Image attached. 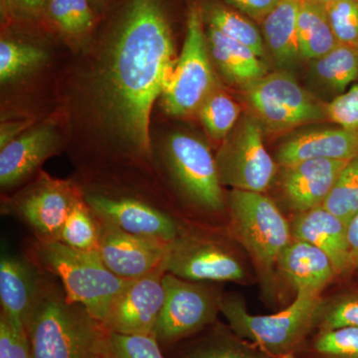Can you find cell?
<instances>
[{
  "label": "cell",
  "mask_w": 358,
  "mask_h": 358,
  "mask_svg": "<svg viewBox=\"0 0 358 358\" xmlns=\"http://www.w3.org/2000/svg\"><path fill=\"white\" fill-rule=\"evenodd\" d=\"M162 0H128L110 33L96 78L103 122L134 155L150 157V120L176 67Z\"/></svg>",
  "instance_id": "cell-1"
},
{
  "label": "cell",
  "mask_w": 358,
  "mask_h": 358,
  "mask_svg": "<svg viewBox=\"0 0 358 358\" xmlns=\"http://www.w3.org/2000/svg\"><path fill=\"white\" fill-rule=\"evenodd\" d=\"M24 327L32 358H99L107 331L46 273Z\"/></svg>",
  "instance_id": "cell-2"
},
{
  "label": "cell",
  "mask_w": 358,
  "mask_h": 358,
  "mask_svg": "<svg viewBox=\"0 0 358 358\" xmlns=\"http://www.w3.org/2000/svg\"><path fill=\"white\" fill-rule=\"evenodd\" d=\"M28 258L58 278L68 299L83 305L103 327L113 301L129 282L110 272L99 251L72 248L60 241L34 239Z\"/></svg>",
  "instance_id": "cell-3"
},
{
  "label": "cell",
  "mask_w": 358,
  "mask_h": 358,
  "mask_svg": "<svg viewBox=\"0 0 358 358\" xmlns=\"http://www.w3.org/2000/svg\"><path fill=\"white\" fill-rule=\"evenodd\" d=\"M226 204L230 237L246 250L268 288L275 281L280 256L293 240L289 221L264 193L232 189Z\"/></svg>",
  "instance_id": "cell-4"
},
{
  "label": "cell",
  "mask_w": 358,
  "mask_h": 358,
  "mask_svg": "<svg viewBox=\"0 0 358 358\" xmlns=\"http://www.w3.org/2000/svg\"><path fill=\"white\" fill-rule=\"evenodd\" d=\"M322 296L296 294L289 307L267 315H252L241 296L223 294L220 313L240 338L279 358L294 357L315 331Z\"/></svg>",
  "instance_id": "cell-5"
},
{
  "label": "cell",
  "mask_w": 358,
  "mask_h": 358,
  "mask_svg": "<svg viewBox=\"0 0 358 358\" xmlns=\"http://www.w3.org/2000/svg\"><path fill=\"white\" fill-rule=\"evenodd\" d=\"M241 89L252 115L268 133L327 121V103L303 89L288 71L268 73Z\"/></svg>",
  "instance_id": "cell-6"
},
{
  "label": "cell",
  "mask_w": 358,
  "mask_h": 358,
  "mask_svg": "<svg viewBox=\"0 0 358 358\" xmlns=\"http://www.w3.org/2000/svg\"><path fill=\"white\" fill-rule=\"evenodd\" d=\"M207 45L203 14L199 4L190 7L185 44L176 61L162 102L167 114L186 117L199 112L202 103L217 89Z\"/></svg>",
  "instance_id": "cell-7"
},
{
  "label": "cell",
  "mask_w": 358,
  "mask_h": 358,
  "mask_svg": "<svg viewBox=\"0 0 358 358\" xmlns=\"http://www.w3.org/2000/svg\"><path fill=\"white\" fill-rule=\"evenodd\" d=\"M164 159L176 189L189 206L208 214L224 210L223 185L206 143L189 134H173L164 145Z\"/></svg>",
  "instance_id": "cell-8"
},
{
  "label": "cell",
  "mask_w": 358,
  "mask_h": 358,
  "mask_svg": "<svg viewBox=\"0 0 358 358\" xmlns=\"http://www.w3.org/2000/svg\"><path fill=\"white\" fill-rule=\"evenodd\" d=\"M166 272L193 282H242L247 272L236 251L208 231L182 223L169 244Z\"/></svg>",
  "instance_id": "cell-9"
},
{
  "label": "cell",
  "mask_w": 358,
  "mask_h": 358,
  "mask_svg": "<svg viewBox=\"0 0 358 358\" xmlns=\"http://www.w3.org/2000/svg\"><path fill=\"white\" fill-rule=\"evenodd\" d=\"M164 307L154 334L160 345H174L217 322L223 294L211 282H193L166 272Z\"/></svg>",
  "instance_id": "cell-10"
},
{
  "label": "cell",
  "mask_w": 358,
  "mask_h": 358,
  "mask_svg": "<svg viewBox=\"0 0 358 358\" xmlns=\"http://www.w3.org/2000/svg\"><path fill=\"white\" fill-rule=\"evenodd\" d=\"M264 133L262 124L253 115L240 119L215 157L221 185L260 193L270 188L279 166L264 145Z\"/></svg>",
  "instance_id": "cell-11"
},
{
  "label": "cell",
  "mask_w": 358,
  "mask_h": 358,
  "mask_svg": "<svg viewBox=\"0 0 358 358\" xmlns=\"http://www.w3.org/2000/svg\"><path fill=\"white\" fill-rule=\"evenodd\" d=\"M81 197L82 193L67 181L42 176L3 205L2 210L22 221L34 239L58 241L66 219Z\"/></svg>",
  "instance_id": "cell-12"
},
{
  "label": "cell",
  "mask_w": 358,
  "mask_h": 358,
  "mask_svg": "<svg viewBox=\"0 0 358 358\" xmlns=\"http://www.w3.org/2000/svg\"><path fill=\"white\" fill-rule=\"evenodd\" d=\"M86 203L101 222L127 232L171 244L183 222L145 200L129 195L102 192L82 193Z\"/></svg>",
  "instance_id": "cell-13"
},
{
  "label": "cell",
  "mask_w": 358,
  "mask_h": 358,
  "mask_svg": "<svg viewBox=\"0 0 358 358\" xmlns=\"http://www.w3.org/2000/svg\"><path fill=\"white\" fill-rule=\"evenodd\" d=\"M166 266L129 281L113 301L103 322L106 331L122 334H152L164 307Z\"/></svg>",
  "instance_id": "cell-14"
},
{
  "label": "cell",
  "mask_w": 358,
  "mask_h": 358,
  "mask_svg": "<svg viewBox=\"0 0 358 358\" xmlns=\"http://www.w3.org/2000/svg\"><path fill=\"white\" fill-rule=\"evenodd\" d=\"M99 254L110 272L126 281L166 266L169 244L101 222Z\"/></svg>",
  "instance_id": "cell-15"
},
{
  "label": "cell",
  "mask_w": 358,
  "mask_h": 358,
  "mask_svg": "<svg viewBox=\"0 0 358 358\" xmlns=\"http://www.w3.org/2000/svg\"><path fill=\"white\" fill-rule=\"evenodd\" d=\"M348 162L317 159L281 166L278 183L287 208L296 214L322 206Z\"/></svg>",
  "instance_id": "cell-16"
},
{
  "label": "cell",
  "mask_w": 358,
  "mask_h": 358,
  "mask_svg": "<svg viewBox=\"0 0 358 358\" xmlns=\"http://www.w3.org/2000/svg\"><path fill=\"white\" fill-rule=\"evenodd\" d=\"M292 237L313 244L331 259L336 274L353 271L348 239V223L324 206L294 214Z\"/></svg>",
  "instance_id": "cell-17"
},
{
  "label": "cell",
  "mask_w": 358,
  "mask_h": 358,
  "mask_svg": "<svg viewBox=\"0 0 358 358\" xmlns=\"http://www.w3.org/2000/svg\"><path fill=\"white\" fill-rule=\"evenodd\" d=\"M358 155V131L338 128L301 131L278 148L275 160L287 166L308 159L350 160Z\"/></svg>",
  "instance_id": "cell-18"
},
{
  "label": "cell",
  "mask_w": 358,
  "mask_h": 358,
  "mask_svg": "<svg viewBox=\"0 0 358 358\" xmlns=\"http://www.w3.org/2000/svg\"><path fill=\"white\" fill-rule=\"evenodd\" d=\"M59 138L50 124H43L20 134L1 148L0 185L14 187L24 182L58 150Z\"/></svg>",
  "instance_id": "cell-19"
},
{
  "label": "cell",
  "mask_w": 358,
  "mask_h": 358,
  "mask_svg": "<svg viewBox=\"0 0 358 358\" xmlns=\"http://www.w3.org/2000/svg\"><path fill=\"white\" fill-rule=\"evenodd\" d=\"M278 270L296 294L322 296L338 275L331 259L313 244L293 239L280 256Z\"/></svg>",
  "instance_id": "cell-20"
},
{
  "label": "cell",
  "mask_w": 358,
  "mask_h": 358,
  "mask_svg": "<svg viewBox=\"0 0 358 358\" xmlns=\"http://www.w3.org/2000/svg\"><path fill=\"white\" fill-rule=\"evenodd\" d=\"M43 275V271L29 258L2 254L0 260V313H4L18 326L24 327L25 320L38 294Z\"/></svg>",
  "instance_id": "cell-21"
},
{
  "label": "cell",
  "mask_w": 358,
  "mask_h": 358,
  "mask_svg": "<svg viewBox=\"0 0 358 358\" xmlns=\"http://www.w3.org/2000/svg\"><path fill=\"white\" fill-rule=\"evenodd\" d=\"M301 0H279L262 20L266 49L280 70L289 71L301 59L298 43V16Z\"/></svg>",
  "instance_id": "cell-22"
},
{
  "label": "cell",
  "mask_w": 358,
  "mask_h": 358,
  "mask_svg": "<svg viewBox=\"0 0 358 358\" xmlns=\"http://www.w3.org/2000/svg\"><path fill=\"white\" fill-rule=\"evenodd\" d=\"M206 39L212 60L230 83L242 88L268 74L267 66L255 52L210 25H207Z\"/></svg>",
  "instance_id": "cell-23"
},
{
  "label": "cell",
  "mask_w": 358,
  "mask_h": 358,
  "mask_svg": "<svg viewBox=\"0 0 358 358\" xmlns=\"http://www.w3.org/2000/svg\"><path fill=\"white\" fill-rule=\"evenodd\" d=\"M176 358H279L238 336L217 322L201 333L178 343Z\"/></svg>",
  "instance_id": "cell-24"
},
{
  "label": "cell",
  "mask_w": 358,
  "mask_h": 358,
  "mask_svg": "<svg viewBox=\"0 0 358 358\" xmlns=\"http://www.w3.org/2000/svg\"><path fill=\"white\" fill-rule=\"evenodd\" d=\"M308 78L327 96H336L358 81V49L338 44L322 57L308 61Z\"/></svg>",
  "instance_id": "cell-25"
},
{
  "label": "cell",
  "mask_w": 358,
  "mask_h": 358,
  "mask_svg": "<svg viewBox=\"0 0 358 358\" xmlns=\"http://www.w3.org/2000/svg\"><path fill=\"white\" fill-rule=\"evenodd\" d=\"M298 43L303 60L310 61L322 57L338 45L326 6L301 0L298 16Z\"/></svg>",
  "instance_id": "cell-26"
},
{
  "label": "cell",
  "mask_w": 358,
  "mask_h": 358,
  "mask_svg": "<svg viewBox=\"0 0 358 358\" xmlns=\"http://www.w3.org/2000/svg\"><path fill=\"white\" fill-rule=\"evenodd\" d=\"M204 22L216 28L229 38L249 47L261 59L265 58L266 47L262 32L255 21L225 3L208 0L200 6Z\"/></svg>",
  "instance_id": "cell-27"
},
{
  "label": "cell",
  "mask_w": 358,
  "mask_h": 358,
  "mask_svg": "<svg viewBox=\"0 0 358 358\" xmlns=\"http://www.w3.org/2000/svg\"><path fill=\"white\" fill-rule=\"evenodd\" d=\"M45 15L59 32L81 38L95 24L93 7L87 0H48Z\"/></svg>",
  "instance_id": "cell-28"
},
{
  "label": "cell",
  "mask_w": 358,
  "mask_h": 358,
  "mask_svg": "<svg viewBox=\"0 0 358 358\" xmlns=\"http://www.w3.org/2000/svg\"><path fill=\"white\" fill-rule=\"evenodd\" d=\"M58 241L84 251H99L100 224L82 195L73 206Z\"/></svg>",
  "instance_id": "cell-29"
},
{
  "label": "cell",
  "mask_w": 358,
  "mask_h": 358,
  "mask_svg": "<svg viewBox=\"0 0 358 358\" xmlns=\"http://www.w3.org/2000/svg\"><path fill=\"white\" fill-rule=\"evenodd\" d=\"M300 355L305 358H358V329L317 331L296 355Z\"/></svg>",
  "instance_id": "cell-30"
},
{
  "label": "cell",
  "mask_w": 358,
  "mask_h": 358,
  "mask_svg": "<svg viewBox=\"0 0 358 358\" xmlns=\"http://www.w3.org/2000/svg\"><path fill=\"white\" fill-rule=\"evenodd\" d=\"M240 106L227 94L216 89L199 110L207 133L213 140L223 141L239 122Z\"/></svg>",
  "instance_id": "cell-31"
},
{
  "label": "cell",
  "mask_w": 358,
  "mask_h": 358,
  "mask_svg": "<svg viewBox=\"0 0 358 358\" xmlns=\"http://www.w3.org/2000/svg\"><path fill=\"white\" fill-rule=\"evenodd\" d=\"M322 206L348 223L358 212V155L346 162Z\"/></svg>",
  "instance_id": "cell-32"
},
{
  "label": "cell",
  "mask_w": 358,
  "mask_h": 358,
  "mask_svg": "<svg viewBox=\"0 0 358 358\" xmlns=\"http://www.w3.org/2000/svg\"><path fill=\"white\" fill-rule=\"evenodd\" d=\"M103 358H166L152 334H122L106 331L101 343Z\"/></svg>",
  "instance_id": "cell-33"
},
{
  "label": "cell",
  "mask_w": 358,
  "mask_h": 358,
  "mask_svg": "<svg viewBox=\"0 0 358 358\" xmlns=\"http://www.w3.org/2000/svg\"><path fill=\"white\" fill-rule=\"evenodd\" d=\"M47 58L43 49L34 45L2 38L0 42V80L11 81L36 67Z\"/></svg>",
  "instance_id": "cell-34"
},
{
  "label": "cell",
  "mask_w": 358,
  "mask_h": 358,
  "mask_svg": "<svg viewBox=\"0 0 358 358\" xmlns=\"http://www.w3.org/2000/svg\"><path fill=\"white\" fill-rule=\"evenodd\" d=\"M341 327L358 329V293L338 294L320 299L315 313V329L329 331Z\"/></svg>",
  "instance_id": "cell-35"
},
{
  "label": "cell",
  "mask_w": 358,
  "mask_h": 358,
  "mask_svg": "<svg viewBox=\"0 0 358 358\" xmlns=\"http://www.w3.org/2000/svg\"><path fill=\"white\" fill-rule=\"evenodd\" d=\"M326 9L338 44L358 49V0H338Z\"/></svg>",
  "instance_id": "cell-36"
},
{
  "label": "cell",
  "mask_w": 358,
  "mask_h": 358,
  "mask_svg": "<svg viewBox=\"0 0 358 358\" xmlns=\"http://www.w3.org/2000/svg\"><path fill=\"white\" fill-rule=\"evenodd\" d=\"M0 358H32L23 327L0 313Z\"/></svg>",
  "instance_id": "cell-37"
},
{
  "label": "cell",
  "mask_w": 358,
  "mask_h": 358,
  "mask_svg": "<svg viewBox=\"0 0 358 358\" xmlns=\"http://www.w3.org/2000/svg\"><path fill=\"white\" fill-rule=\"evenodd\" d=\"M327 121L358 131V81L327 105Z\"/></svg>",
  "instance_id": "cell-38"
},
{
  "label": "cell",
  "mask_w": 358,
  "mask_h": 358,
  "mask_svg": "<svg viewBox=\"0 0 358 358\" xmlns=\"http://www.w3.org/2000/svg\"><path fill=\"white\" fill-rule=\"evenodd\" d=\"M1 15L7 22L27 23L45 15L48 0H0Z\"/></svg>",
  "instance_id": "cell-39"
},
{
  "label": "cell",
  "mask_w": 358,
  "mask_h": 358,
  "mask_svg": "<svg viewBox=\"0 0 358 358\" xmlns=\"http://www.w3.org/2000/svg\"><path fill=\"white\" fill-rule=\"evenodd\" d=\"M224 3L248 16L257 23L264 18L277 6L279 0H223Z\"/></svg>",
  "instance_id": "cell-40"
},
{
  "label": "cell",
  "mask_w": 358,
  "mask_h": 358,
  "mask_svg": "<svg viewBox=\"0 0 358 358\" xmlns=\"http://www.w3.org/2000/svg\"><path fill=\"white\" fill-rule=\"evenodd\" d=\"M348 239L353 270H358V212L348 223Z\"/></svg>",
  "instance_id": "cell-41"
},
{
  "label": "cell",
  "mask_w": 358,
  "mask_h": 358,
  "mask_svg": "<svg viewBox=\"0 0 358 358\" xmlns=\"http://www.w3.org/2000/svg\"><path fill=\"white\" fill-rule=\"evenodd\" d=\"M87 1L91 4V6L93 7L94 9L100 8V7L105 6V3H107L108 0H87Z\"/></svg>",
  "instance_id": "cell-42"
},
{
  "label": "cell",
  "mask_w": 358,
  "mask_h": 358,
  "mask_svg": "<svg viewBox=\"0 0 358 358\" xmlns=\"http://www.w3.org/2000/svg\"><path fill=\"white\" fill-rule=\"evenodd\" d=\"M313 1L319 2V3L326 4L331 3V2L338 1V0H313Z\"/></svg>",
  "instance_id": "cell-43"
},
{
  "label": "cell",
  "mask_w": 358,
  "mask_h": 358,
  "mask_svg": "<svg viewBox=\"0 0 358 358\" xmlns=\"http://www.w3.org/2000/svg\"><path fill=\"white\" fill-rule=\"evenodd\" d=\"M99 358H103V357H99Z\"/></svg>",
  "instance_id": "cell-44"
},
{
  "label": "cell",
  "mask_w": 358,
  "mask_h": 358,
  "mask_svg": "<svg viewBox=\"0 0 358 358\" xmlns=\"http://www.w3.org/2000/svg\"><path fill=\"white\" fill-rule=\"evenodd\" d=\"M291 358H294V357H291Z\"/></svg>",
  "instance_id": "cell-45"
}]
</instances>
